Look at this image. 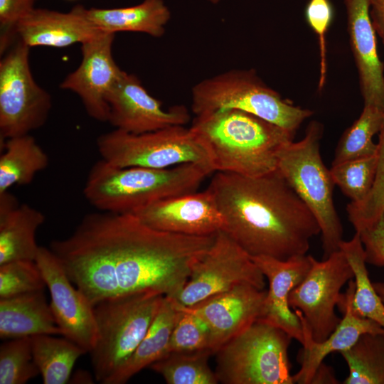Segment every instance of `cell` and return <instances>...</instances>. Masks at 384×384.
Listing matches in <instances>:
<instances>
[{
	"label": "cell",
	"instance_id": "5b68a950",
	"mask_svg": "<svg viewBox=\"0 0 384 384\" xmlns=\"http://www.w3.org/2000/svg\"><path fill=\"white\" fill-rule=\"evenodd\" d=\"M323 134L321 123L310 122L302 139L291 141L282 148L278 154L277 169L317 220L324 260L340 250L343 227L333 200L335 183L320 154Z\"/></svg>",
	"mask_w": 384,
	"mask_h": 384
},
{
	"label": "cell",
	"instance_id": "9c48e42d",
	"mask_svg": "<svg viewBox=\"0 0 384 384\" xmlns=\"http://www.w3.org/2000/svg\"><path fill=\"white\" fill-rule=\"evenodd\" d=\"M97 147L103 160L117 167L159 169L187 163L213 167L208 151L191 129L183 125L139 134L114 129L100 135Z\"/></svg>",
	"mask_w": 384,
	"mask_h": 384
},
{
	"label": "cell",
	"instance_id": "2e32d148",
	"mask_svg": "<svg viewBox=\"0 0 384 384\" xmlns=\"http://www.w3.org/2000/svg\"><path fill=\"white\" fill-rule=\"evenodd\" d=\"M132 214L153 229L185 235H212L225 227L208 188L155 201Z\"/></svg>",
	"mask_w": 384,
	"mask_h": 384
},
{
	"label": "cell",
	"instance_id": "44dd1931",
	"mask_svg": "<svg viewBox=\"0 0 384 384\" xmlns=\"http://www.w3.org/2000/svg\"><path fill=\"white\" fill-rule=\"evenodd\" d=\"M83 8L76 5L66 13L35 8L18 21L10 36H18L29 48H64L76 43L82 44L106 33L89 21Z\"/></svg>",
	"mask_w": 384,
	"mask_h": 384
},
{
	"label": "cell",
	"instance_id": "277c9868",
	"mask_svg": "<svg viewBox=\"0 0 384 384\" xmlns=\"http://www.w3.org/2000/svg\"><path fill=\"white\" fill-rule=\"evenodd\" d=\"M213 171L201 163L158 169L117 167L101 159L90 169L83 194L100 211L133 213L155 201L196 191Z\"/></svg>",
	"mask_w": 384,
	"mask_h": 384
},
{
	"label": "cell",
	"instance_id": "e575fe53",
	"mask_svg": "<svg viewBox=\"0 0 384 384\" xmlns=\"http://www.w3.org/2000/svg\"><path fill=\"white\" fill-rule=\"evenodd\" d=\"M46 286L35 260H15L0 265V298L44 290Z\"/></svg>",
	"mask_w": 384,
	"mask_h": 384
},
{
	"label": "cell",
	"instance_id": "ba28073f",
	"mask_svg": "<svg viewBox=\"0 0 384 384\" xmlns=\"http://www.w3.org/2000/svg\"><path fill=\"white\" fill-rule=\"evenodd\" d=\"M292 338L262 319L215 353V373L224 384H293L288 348Z\"/></svg>",
	"mask_w": 384,
	"mask_h": 384
},
{
	"label": "cell",
	"instance_id": "ac0fdd59",
	"mask_svg": "<svg viewBox=\"0 0 384 384\" xmlns=\"http://www.w3.org/2000/svg\"><path fill=\"white\" fill-rule=\"evenodd\" d=\"M355 288V281L349 280L346 292L341 294L337 304L343 314V319L323 341L317 342L313 339L301 311L294 310L301 321L304 334L303 349L299 357L301 368L293 375L294 383L310 384L316 370L329 354L350 348L362 334H384V329L378 323L359 316L353 310Z\"/></svg>",
	"mask_w": 384,
	"mask_h": 384
},
{
	"label": "cell",
	"instance_id": "3957f363",
	"mask_svg": "<svg viewBox=\"0 0 384 384\" xmlns=\"http://www.w3.org/2000/svg\"><path fill=\"white\" fill-rule=\"evenodd\" d=\"M189 128L208 151L215 171L247 176L276 170L279 152L295 135L236 109L196 115Z\"/></svg>",
	"mask_w": 384,
	"mask_h": 384
},
{
	"label": "cell",
	"instance_id": "ab89813d",
	"mask_svg": "<svg viewBox=\"0 0 384 384\" xmlns=\"http://www.w3.org/2000/svg\"><path fill=\"white\" fill-rule=\"evenodd\" d=\"M373 26L384 45V0H369Z\"/></svg>",
	"mask_w": 384,
	"mask_h": 384
},
{
	"label": "cell",
	"instance_id": "7c38bea8",
	"mask_svg": "<svg viewBox=\"0 0 384 384\" xmlns=\"http://www.w3.org/2000/svg\"><path fill=\"white\" fill-rule=\"evenodd\" d=\"M311 262L305 277L290 292L289 304L294 311H301L313 339L321 342L341 320L335 313V306L341 288L354 278V273L341 250L322 261L311 256Z\"/></svg>",
	"mask_w": 384,
	"mask_h": 384
},
{
	"label": "cell",
	"instance_id": "603a6c76",
	"mask_svg": "<svg viewBox=\"0 0 384 384\" xmlns=\"http://www.w3.org/2000/svg\"><path fill=\"white\" fill-rule=\"evenodd\" d=\"M40 334L61 335L43 290L0 298L1 338Z\"/></svg>",
	"mask_w": 384,
	"mask_h": 384
},
{
	"label": "cell",
	"instance_id": "5bb4252c",
	"mask_svg": "<svg viewBox=\"0 0 384 384\" xmlns=\"http://www.w3.org/2000/svg\"><path fill=\"white\" fill-rule=\"evenodd\" d=\"M108 122L115 129L139 134L177 125L184 126L190 120L183 105L163 107L151 96L134 74L124 71L107 97Z\"/></svg>",
	"mask_w": 384,
	"mask_h": 384
},
{
	"label": "cell",
	"instance_id": "7402d4cb",
	"mask_svg": "<svg viewBox=\"0 0 384 384\" xmlns=\"http://www.w3.org/2000/svg\"><path fill=\"white\" fill-rule=\"evenodd\" d=\"M45 222L42 212L6 191L0 193V265L15 260H35L40 246L36 234Z\"/></svg>",
	"mask_w": 384,
	"mask_h": 384
},
{
	"label": "cell",
	"instance_id": "4316f807",
	"mask_svg": "<svg viewBox=\"0 0 384 384\" xmlns=\"http://www.w3.org/2000/svg\"><path fill=\"white\" fill-rule=\"evenodd\" d=\"M53 336H31L33 357L44 384H65L75 362L87 351L66 338Z\"/></svg>",
	"mask_w": 384,
	"mask_h": 384
},
{
	"label": "cell",
	"instance_id": "f35d334b",
	"mask_svg": "<svg viewBox=\"0 0 384 384\" xmlns=\"http://www.w3.org/2000/svg\"><path fill=\"white\" fill-rule=\"evenodd\" d=\"M36 0H0V24L3 28L1 40L10 41L14 26L34 9Z\"/></svg>",
	"mask_w": 384,
	"mask_h": 384
},
{
	"label": "cell",
	"instance_id": "e0dca14e",
	"mask_svg": "<svg viewBox=\"0 0 384 384\" xmlns=\"http://www.w3.org/2000/svg\"><path fill=\"white\" fill-rule=\"evenodd\" d=\"M267 290L244 283L183 308L201 318L208 327L215 353L262 316Z\"/></svg>",
	"mask_w": 384,
	"mask_h": 384
},
{
	"label": "cell",
	"instance_id": "d6a6232c",
	"mask_svg": "<svg viewBox=\"0 0 384 384\" xmlns=\"http://www.w3.org/2000/svg\"><path fill=\"white\" fill-rule=\"evenodd\" d=\"M40 374L30 336L11 338L0 346V384H25Z\"/></svg>",
	"mask_w": 384,
	"mask_h": 384
},
{
	"label": "cell",
	"instance_id": "b9f144b4",
	"mask_svg": "<svg viewBox=\"0 0 384 384\" xmlns=\"http://www.w3.org/2000/svg\"><path fill=\"white\" fill-rule=\"evenodd\" d=\"M71 381H75V383H92L93 380L92 376L84 370H79L76 372L75 374L73 376V379H70Z\"/></svg>",
	"mask_w": 384,
	"mask_h": 384
},
{
	"label": "cell",
	"instance_id": "4fadbf2b",
	"mask_svg": "<svg viewBox=\"0 0 384 384\" xmlns=\"http://www.w3.org/2000/svg\"><path fill=\"white\" fill-rule=\"evenodd\" d=\"M35 261L49 289L50 307L61 335L90 353L97 336L94 306L75 287L50 249L40 246Z\"/></svg>",
	"mask_w": 384,
	"mask_h": 384
},
{
	"label": "cell",
	"instance_id": "8d00e7d4",
	"mask_svg": "<svg viewBox=\"0 0 384 384\" xmlns=\"http://www.w3.org/2000/svg\"><path fill=\"white\" fill-rule=\"evenodd\" d=\"M305 17L308 25L318 36L320 53L319 90H321L326 81V34L334 17V9L330 0H309L305 9Z\"/></svg>",
	"mask_w": 384,
	"mask_h": 384
},
{
	"label": "cell",
	"instance_id": "cb8c5ba5",
	"mask_svg": "<svg viewBox=\"0 0 384 384\" xmlns=\"http://www.w3.org/2000/svg\"><path fill=\"white\" fill-rule=\"evenodd\" d=\"M89 21L106 33H144L160 38L171 19L169 8L163 0H144L139 4L121 8H83Z\"/></svg>",
	"mask_w": 384,
	"mask_h": 384
},
{
	"label": "cell",
	"instance_id": "30bf717a",
	"mask_svg": "<svg viewBox=\"0 0 384 384\" xmlns=\"http://www.w3.org/2000/svg\"><path fill=\"white\" fill-rule=\"evenodd\" d=\"M29 48L18 40L0 60L1 141L39 129L52 107L50 94L32 75Z\"/></svg>",
	"mask_w": 384,
	"mask_h": 384
},
{
	"label": "cell",
	"instance_id": "f1b7e54d",
	"mask_svg": "<svg viewBox=\"0 0 384 384\" xmlns=\"http://www.w3.org/2000/svg\"><path fill=\"white\" fill-rule=\"evenodd\" d=\"M340 353L349 370L343 384H384V334H363Z\"/></svg>",
	"mask_w": 384,
	"mask_h": 384
},
{
	"label": "cell",
	"instance_id": "52a82bcc",
	"mask_svg": "<svg viewBox=\"0 0 384 384\" xmlns=\"http://www.w3.org/2000/svg\"><path fill=\"white\" fill-rule=\"evenodd\" d=\"M196 115L236 109L258 116L293 134L313 114L268 87L253 69L230 70L197 82L191 90Z\"/></svg>",
	"mask_w": 384,
	"mask_h": 384
},
{
	"label": "cell",
	"instance_id": "484cf974",
	"mask_svg": "<svg viewBox=\"0 0 384 384\" xmlns=\"http://www.w3.org/2000/svg\"><path fill=\"white\" fill-rule=\"evenodd\" d=\"M3 142L0 156V193L15 185L30 183L49 164L46 151L28 134L9 138Z\"/></svg>",
	"mask_w": 384,
	"mask_h": 384
},
{
	"label": "cell",
	"instance_id": "8992f818",
	"mask_svg": "<svg viewBox=\"0 0 384 384\" xmlns=\"http://www.w3.org/2000/svg\"><path fill=\"white\" fill-rule=\"evenodd\" d=\"M164 295L138 292L94 305L97 336L90 352L95 380H107L127 361L146 334Z\"/></svg>",
	"mask_w": 384,
	"mask_h": 384
},
{
	"label": "cell",
	"instance_id": "f546056e",
	"mask_svg": "<svg viewBox=\"0 0 384 384\" xmlns=\"http://www.w3.org/2000/svg\"><path fill=\"white\" fill-rule=\"evenodd\" d=\"M384 124V110L364 105L359 117L341 137L334 152L332 165L349 160L371 156L377 154V144L373 137Z\"/></svg>",
	"mask_w": 384,
	"mask_h": 384
},
{
	"label": "cell",
	"instance_id": "7bdbcfd3",
	"mask_svg": "<svg viewBox=\"0 0 384 384\" xmlns=\"http://www.w3.org/2000/svg\"><path fill=\"white\" fill-rule=\"evenodd\" d=\"M373 284L376 292L384 302V282H375Z\"/></svg>",
	"mask_w": 384,
	"mask_h": 384
},
{
	"label": "cell",
	"instance_id": "d6986e66",
	"mask_svg": "<svg viewBox=\"0 0 384 384\" xmlns=\"http://www.w3.org/2000/svg\"><path fill=\"white\" fill-rule=\"evenodd\" d=\"M311 255H299L287 260L268 256L251 258L269 282L262 319L275 326L302 344L303 329L299 316L289 304V297L311 267Z\"/></svg>",
	"mask_w": 384,
	"mask_h": 384
},
{
	"label": "cell",
	"instance_id": "6da1fadb",
	"mask_svg": "<svg viewBox=\"0 0 384 384\" xmlns=\"http://www.w3.org/2000/svg\"><path fill=\"white\" fill-rule=\"evenodd\" d=\"M214 238L160 231L132 213L100 211L85 215L50 249L94 306L143 292L176 298Z\"/></svg>",
	"mask_w": 384,
	"mask_h": 384
},
{
	"label": "cell",
	"instance_id": "d590c367",
	"mask_svg": "<svg viewBox=\"0 0 384 384\" xmlns=\"http://www.w3.org/2000/svg\"><path fill=\"white\" fill-rule=\"evenodd\" d=\"M181 309L183 312L172 331L166 353L209 350L214 354L210 332L206 323L182 305Z\"/></svg>",
	"mask_w": 384,
	"mask_h": 384
},
{
	"label": "cell",
	"instance_id": "ffe728a7",
	"mask_svg": "<svg viewBox=\"0 0 384 384\" xmlns=\"http://www.w3.org/2000/svg\"><path fill=\"white\" fill-rule=\"evenodd\" d=\"M347 30L364 105L384 110V70L378 57L369 0H344Z\"/></svg>",
	"mask_w": 384,
	"mask_h": 384
},
{
	"label": "cell",
	"instance_id": "83f0119b",
	"mask_svg": "<svg viewBox=\"0 0 384 384\" xmlns=\"http://www.w3.org/2000/svg\"><path fill=\"white\" fill-rule=\"evenodd\" d=\"M339 249L343 252L354 273L353 310L359 316L375 321L384 329V302L370 280L359 234L356 233L348 241L343 240Z\"/></svg>",
	"mask_w": 384,
	"mask_h": 384
},
{
	"label": "cell",
	"instance_id": "8fae6325",
	"mask_svg": "<svg viewBox=\"0 0 384 384\" xmlns=\"http://www.w3.org/2000/svg\"><path fill=\"white\" fill-rule=\"evenodd\" d=\"M265 278L251 256L222 230L193 264L187 282L175 299L182 306H191L240 284L265 289Z\"/></svg>",
	"mask_w": 384,
	"mask_h": 384
},
{
	"label": "cell",
	"instance_id": "9a60e30c",
	"mask_svg": "<svg viewBox=\"0 0 384 384\" xmlns=\"http://www.w3.org/2000/svg\"><path fill=\"white\" fill-rule=\"evenodd\" d=\"M114 38V33H104L82 43L79 66L60 85L78 95L88 115L102 122H108V95L124 72L112 55Z\"/></svg>",
	"mask_w": 384,
	"mask_h": 384
},
{
	"label": "cell",
	"instance_id": "d4e9b609",
	"mask_svg": "<svg viewBox=\"0 0 384 384\" xmlns=\"http://www.w3.org/2000/svg\"><path fill=\"white\" fill-rule=\"evenodd\" d=\"M180 304L164 296L146 334L127 361L105 384H124L166 353L172 331L182 314Z\"/></svg>",
	"mask_w": 384,
	"mask_h": 384
},
{
	"label": "cell",
	"instance_id": "1f68e13d",
	"mask_svg": "<svg viewBox=\"0 0 384 384\" xmlns=\"http://www.w3.org/2000/svg\"><path fill=\"white\" fill-rule=\"evenodd\" d=\"M377 155L332 165L330 172L335 185L351 199L361 203L370 193L376 174Z\"/></svg>",
	"mask_w": 384,
	"mask_h": 384
},
{
	"label": "cell",
	"instance_id": "4dcf8cb0",
	"mask_svg": "<svg viewBox=\"0 0 384 384\" xmlns=\"http://www.w3.org/2000/svg\"><path fill=\"white\" fill-rule=\"evenodd\" d=\"M212 354L209 350L170 352L149 367L168 384H217L216 374L208 363Z\"/></svg>",
	"mask_w": 384,
	"mask_h": 384
},
{
	"label": "cell",
	"instance_id": "7a4b0ae2",
	"mask_svg": "<svg viewBox=\"0 0 384 384\" xmlns=\"http://www.w3.org/2000/svg\"><path fill=\"white\" fill-rule=\"evenodd\" d=\"M224 230L248 255L280 260L306 255L321 233L313 213L279 171L247 176L217 171L207 188Z\"/></svg>",
	"mask_w": 384,
	"mask_h": 384
},
{
	"label": "cell",
	"instance_id": "60d3db41",
	"mask_svg": "<svg viewBox=\"0 0 384 384\" xmlns=\"http://www.w3.org/2000/svg\"><path fill=\"white\" fill-rule=\"evenodd\" d=\"M339 383L334 375V370L324 362L319 366L314 376L311 378L310 384Z\"/></svg>",
	"mask_w": 384,
	"mask_h": 384
},
{
	"label": "cell",
	"instance_id": "836d02e7",
	"mask_svg": "<svg viewBox=\"0 0 384 384\" xmlns=\"http://www.w3.org/2000/svg\"><path fill=\"white\" fill-rule=\"evenodd\" d=\"M377 146L376 174L370 193L361 203H349L346 206L348 219L356 232L370 225L384 213V124L379 132Z\"/></svg>",
	"mask_w": 384,
	"mask_h": 384
},
{
	"label": "cell",
	"instance_id": "ee69618b",
	"mask_svg": "<svg viewBox=\"0 0 384 384\" xmlns=\"http://www.w3.org/2000/svg\"><path fill=\"white\" fill-rule=\"evenodd\" d=\"M207 1L208 2H210V4H217L220 3L223 0H207Z\"/></svg>",
	"mask_w": 384,
	"mask_h": 384
},
{
	"label": "cell",
	"instance_id": "74e56055",
	"mask_svg": "<svg viewBox=\"0 0 384 384\" xmlns=\"http://www.w3.org/2000/svg\"><path fill=\"white\" fill-rule=\"evenodd\" d=\"M358 233L363 246L366 262L384 267V213Z\"/></svg>",
	"mask_w": 384,
	"mask_h": 384
}]
</instances>
